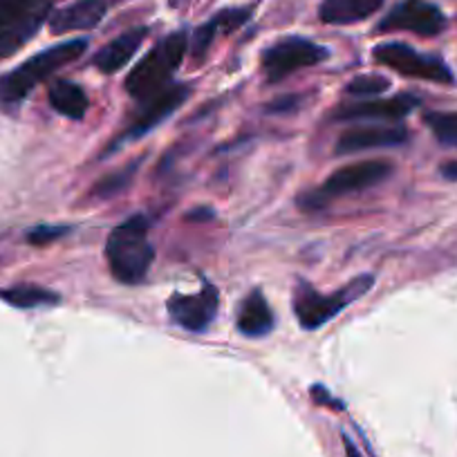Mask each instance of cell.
I'll use <instances>...</instances> for the list:
<instances>
[{"instance_id": "cell-1", "label": "cell", "mask_w": 457, "mask_h": 457, "mask_svg": "<svg viewBox=\"0 0 457 457\" xmlns=\"http://www.w3.org/2000/svg\"><path fill=\"white\" fill-rule=\"evenodd\" d=\"M151 222L146 215H130L110 231L105 243V261L114 280L124 285H137L146 278L155 258L151 240H148Z\"/></svg>"}, {"instance_id": "cell-2", "label": "cell", "mask_w": 457, "mask_h": 457, "mask_svg": "<svg viewBox=\"0 0 457 457\" xmlns=\"http://www.w3.org/2000/svg\"><path fill=\"white\" fill-rule=\"evenodd\" d=\"M187 50L188 37L182 29L179 32H170L169 37L157 41L153 46V50H148L139 59V63H135V68L129 72V77L124 81L126 92L133 99L142 101L153 96L155 92L164 90L166 86H170V79H173V74L182 65Z\"/></svg>"}, {"instance_id": "cell-3", "label": "cell", "mask_w": 457, "mask_h": 457, "mask_svg": "<svg viewBox=\"0 0 457 457\" xmlns=\"http://www.w3.org/2000/svg\"><path fill=\"white\" fill-rule=\"evenodd\" d=\"M87 50V38H72V41L59 43L47 50L38 52L32 59L21 63L19 68L0 77V101L3 104H19L34 87L68 63L77 61Z\"/></svg>"}, {"instance_id": "cell-4", "label": "cell", "mask_w": 457, "mask_h": 457, "mask_svg": "<svg viewBox=\"0 0 457 457\" xmlns=\"http://www.w3.org/2000/svg\"><path fill=\"white\" fill-rule=\"evenodd\" d=\"M372 285H375V278L370 274H363L350 280L338 292L319 294L307 280H298L296 287H294V312H296L298 323L305 329L320 328L329 319L341 314L345 307L353 305L357 298H361Z\"/></svg>"}, {"instance_id": "cell-5", "label": "cell", "mask_w": 457, "mask_h": 457, "mask_svg": "<svg viewBox=\"0 0 457 457\" xmlns=\"http://www.w3.org/2000/svg\"><path fill=\"white\" fill-rule=\"evenodd\" d=\"M390 173H393V164L386 160L354 162V164H348L343 166V169L334 170L319 188L298 197V206L305 211L325 209V206L332 204L338 197H345L350 195V193L366 191V188L384 182Z\"/></svg>"}, {"instance_id": "cell-6", "label": "cell", "mask_w": 457, "mask_h": 457, "mask_svg": "<svg viewBox=\"0 0 457 457\" xmlns=\"http://www.w3.org/2000/svg\"><path fill=\"white\" fill-rule=\"evenodd\" d=\"M325 59H328V50L323 46H316L310 38L287 37L262 52V72H265L267 81L278 83L289 74L303 68H312Z\"/></svg>"}, {"instance_id": "cell-7", "label": "cell", "mask_w": 457, "mask_h": 457, "mask_svg": "<svg viewBox=\"0 0 457 457\" xmlns=\"http://www.w3.org/2000/svg\"><path fill=\"white\" fill-rule=\"evenodd\" d=\"M188 95H191V87H188L187 83H170L164 90L155 92V95L148 96V99L139 101L137 110H135V114L130 117L129 129L114 139L112 146L108 148V153L117 151L121 144L135 142V139H139L142 135H146L148 130L160 126L169 114H173L175 110L187 101Z\"/></svg>"}, {"instance_id": "cell-8", "label": "cell", "mask_w": 457, "mask_h": 457, "mask_svg": "<svg viewBox=\"0 0 457 457\" xmlns=\"http://www.w3.org/2000/svg\"><path fill=\"white\" fill-rule=\"evenodd\" d=\"M377 63L395 70L411 79H424L435 83H453V72L442 59L430 54H421L406 43H381L372 50Z\"/></svg>"}, {"instance_id": "cell-9", "label": "cell", "mask_w": 457, "mask_h": 457, "mask_svg": "<svg viewBox=\"0 0 457 457\" xmlns=\"http://www.w3.org/2000/svg\"><path fill=\"white\" fill-rule=\"evenodd\" d=\"M446 28V16L428 0H402L384 16L377 32H412L420 37H437Z\"/></svg>"}, {"instance_id": "cell-10", "label": "cell", "mask_w": 457, "mask_h": 457, "mask_svg": "<svg viewBox=\"0 0 457 457\" xmlns=\"http://www.w3.org/2000/svg\"><path fill=\"white\" fill-rule=\"evenodd\" d=\"M218 287L211 283L202 285L197 294H173L166 303L170 319L188 332H202L209 328L218 314Z\"/></svg>"}, {"instance_id": "cell-11", "label": "cell", "mask_w": 457, "mask_h": 457, "mask_svg": "<svg viewBox=\"0 0 457 457\" xmlns=\"http://www.w3.org/2000/svg\"><path fill=\"white\" fill-rule=\"evenodd\" d=\"M420 105L412 95H397L393 99H363L348 104L332 114L334 121H402Z\"/></svg>"}, {"instance_id": "cell-12", "label": "cell", "mask_w": 457, "mask_h": 457, "mask_svg": "<svg viewBox=\"0 0 457 457\" xmlns=\"http://www.w3.org/2000/svg\"><path fill=\"white\" fill-rule=\"evenodd\" d=\"M408 129L402 124L390 126H363V129H353L338 137L334 153L337 155H353V153L370 151V148H388L402 146L408 142Z\"/></svg>"}, {"instance_id": "cell-13", "label": "cell", "mask_w": 457, "mask_h": 457, "mask_svg": "<svg viewBox=\"0 0 457 457\" xmlns=\"http://www.w3.org/2000/svg\"><path fill=\"white\" fill-rule=\"evenodd\" d=\"M108 14V0H77L72 5L56 10L47 19L52 34L83 32V29H95Z\"/></svg>"}, {"instance_id": "cell-14", "label": "cell", "mask_w": 457, "mask_h": 457, "mask_svg": "<svg viewBox=\"0 0 457 457\" xmlns=\"http://www.w3.org/2000/svg\"><path fill=\"white\" fill-rule=\"evenodd\" d=\"M146 37L148 28L129 29V32L120 34L114 41H110L108 46L101 47L95 54V59H92V63H95V68L104 74L120 72V70L137 54V50L142 47V43L146 41Z\"/></svg>"}, {"instance_id": "cell-15", "label": "cell", "mask_w": 457, "mask_h": 457, "mask_svg": "<svg viewBox=\"0 0 457 457\" xmlns=\"http://www.w3.org/2000/svg\"><path fill=\"white\" fill-rule=\"evenodd\" d=\"M50 12H52L50 0H41V3H38L28 16H23V19L16 21V23L0 29V59L12 56L14 52H19L25 43L32 41V38L37 37L38 29L43 28V23L50 19Z\"/></svg>"}, {"instance_id": "cell-16", "label": "cell", "mask_w": 457, "mask_h": 457, "mask_svg": "<svg viewBox=\"0 0 457 457\" xmlns=\"http://www.w3.org/2000/svg\"><path fill=\"white\" fill-rule=\"evenodd\" d=\"M381 5L384 0H323L319 16L328 25H353L370 19Z\"/></svg>"}, {"instance_id": "cell-17", "label": "cell", "mask_w": 457, "mask_h": 457, "mask_svg": "<svg viewBox=\"0 0 457 457\" xmlns=\"http://www.w3.org/2000/svg\"><path fill=\"white\" fill-rule=\"evenodd\" d=\"M238 329L245 337H265L274 329V312H271L270 303L262 296V292L253 289L247 298L243 301L238 310Z\"/></svg>"}, {"instance_id": "cell-18", "label": "cell", "mask_w": 457, "mask_h": 457, "mask_svg": "<svg viewBox=\"0 0 457 457\" xmlns=\"http://www.w3.org/2000/svg\"><path fill=\"white\" fill-rule=\"evenodd\" d=\"M47 99L50 105L59 114L68 117V120L81 121L87 112V95L72 81L65 79H56L52 81L50 90H47Z\"/></svg>"}, {"instance_id": "cell-19", "label": "cell", "mask_w": 457, "mask_h": 457, "mask_svg": "<svg viewBox=\"0 0 457 457\" xmlns=\"http://www.w3.org/2000/svg\"><path fill=\"white\" fill-rule=\"evenodd\" d=\"M0 298H3L7 305L19 307V310H29V307L41 305H56V303H59V294L34 283H21L12 285V287L7 289H0Z\"/></svg>"}, {"instance_id": "cell-20", "label": "cell", "mask_w": 457, "mask_h": 457, "mask_svg": "<svg viewBox=\"0 0 457 457\" xmlns=\"http://www.w3.org/2000/svg\"><path fill=\"white\" fill-rule=\"evenodd\" d=\"M424 121L439 144L457 148V112H428Z\"/></svg>"}, {"instance_id": "cell-21", "label": "cell", "mask_w": 457, "mask_h": 457, "mask_svg": "<svg viewBox=\"0 0 457 457\" xmlns=\"http://www.w3.org/2000/svg\"><path fill=\"white\" fill-rule=\"evenodd\" d=\"M139 162H133V164L126 166L124 170H117V173H110L105 175L104 179H99V182L92 187L90 191V197H110V195H117V193L121 191V188H126L130 184V179H133L135 170H137Z\"/></svg>"}, {"instance_id": "cell-22", "label": "cell", "mask_w": 457, "mask_h": 457, "mask_svg": "<svg viewBox=\"0 0 457 457\" xmlns=\"http://www.w3.org/2000/svg\"><path fill=\"white\" fill-rule=\"evenodd\" d=\"M390 87V81L381 74H361V77H354L353 81L345 86V95L359 96V99H370V96L381 95Z\"/></svg>"}, {"instance_id": "cell-23", "label": "cell", "mask_w": 457, "mask_h": 457, "mask_svg": "<svg viewBox=\"0 0 457 457\" xmlns=\"http://www.w3.org/2000/svg\"><path fill=\"white\" fill-rule=\"evenodd\" d=\"M41 0H0V29L28 16Z\"/></svg>"}, {"instance_id": "cell-24", "label": "cell", "mask_w": 457, "mask_h": 457, "mask_svg": "<svg viewBox=\"0 0 457 457\" xmlns=\"http://www.w3.org/2000/svg\"><path fill=\"white\" fill-rule=\"evenodd\" d=\"M252 12L249 7H234V10H222L213 16V21L218 23L220 32H234V29L243 28L249 19H252Z\"/></svg>"}, {"instance_id": "cell-25", "label": "cell", "mask_w": 457, "mask_h": 457, "mask_svg": "<svg viewBox=\"0 0 457 457\" xmlns=\"http://www.w3.org/2000/svg\"><path fill=\"white\" fill-rule=\"evenodd\" d=\"M68 231V227H37L28 234V243H32L34 247H46L47 243H54V240H59Z\"/></svg>"}, {"instance_id": "cell-26", "label": "cell", "mask_w": 457, "mask_h": 457, "mask_svg": "<svg viewBox=\"0 0 457 457\" xmlns=\"http://www.w3.org/2000/svg\"><path fill=\"white\" fill-rule=\"evenodd\" d=\"M296 101L298 96H280V99L271 101V104L267 105V112H287V110L296 108Z\"/></svg>"}, {"instance_id": "cell-27", "label": "cell", "mask_w": 457, "mask_h": 457, "mask_svg": "<svg viewBox=\"0 0 457 457\" xmlns=\"http://www.w3.org/2000/svg\"><path fill=\"white\" fill-rule=\"evenodd\" d=\"M312 397H314L319 403H328V406H332L334 411H343V403L329 397V395L325 393L323 386H314V388H312Z\"/></svg>"}, {"instance_id": "cell-28", "label": "cell", "mask_w": 457, "mask_h": 457, "mask_svg": "<svg viewBox=\"0 0 457 457\" xmlns=\"http://www.w3.org/2000/svg\"><path fill=\"white\" fill-rule=\"evenodd\" d=\"M442 175L446 179H453L457 182V162H448V164L442 166Z\"/></svg>"}, {"instance_id": "cell-29", "label": "cell", "mask_w": 457, "mask_h": 457, "mask_svg": "<svg viewBox=\"0 0 457 457\" xmlns=\"http://www.w3.org/2000/svg\"><path fill=\"white\" fill-rule=\"evenodd\" d=\"M213 218V209H195L193 213L187 215V220H211Z\"/></svg>"}, {"instance_id": "cell-30", "label": "cell", "mask_w": 457, "mask_h": 457, "mask_svg": "<svg viewBox=\"0 0 457 457\" xmlns=\"http://www.w3.org/2000/svg\"><path fill=\"white\" fill-rule=\"evenodd\" d=\"M343 444H345V453H348V457H361V453L357 451V446H354L353 439H350L348 435H343Z\"/></svg>"}]
</instances>
